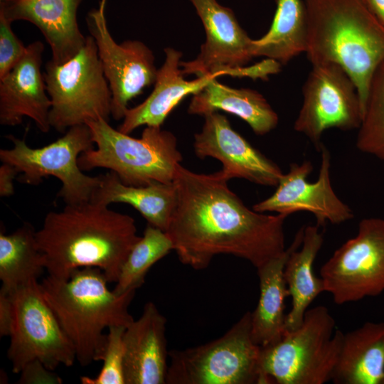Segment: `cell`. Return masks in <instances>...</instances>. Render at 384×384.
Segmentation results:
<instances>
[{"mask_svg":"<svg viewBox=\"0 0 384 384\" xmlns=\"http://www.w3.org/2000/svg\"><path fill=\"white\" fill-rule=\"evenodd\" d=\"M86 124L96 148L79 156L78 163L81 170L110 169L127 186L173 182L183 157L171 132L161 127L146 126L141 138H134L102 119Z\"/></svg>","mask_w":384,"mask_h":384,"instance_id":"5b68a950","label":"cell"},{"mask_svg":"<svg viewBox=\"0 0 384 384\" xmlns=\"http://www.w3.org/2000/svg\"><path fill=\"white\" fill-rule=\"evenodd\" d=\"M11 149L0 150L1 163L13 165L21 174L22 183L38 185L43 178L54 176L62 183L58 196L65 205H76L91 200L100 183V176L83 173L79 156L94 148L92 133L87 124L69 128L63 136L41 147L31 148L24 139L8 135Z\"/></svg>","mask_w":384,"mask_h":384,"instance_id":"9c48e42d","label":"cell"},{"mask_svg":"<svg viewBox=\"0 0 384 384\" xmlns=\"http://www.w3.org/2000/svg\"><path fill=\"white\" fill-rule=\"evenodd\" d=\"M165 60L157 70L151 94L140 104L129 108L118 130L129 134L139 127H161L170 112L187 95L201 91L213 79L223 75L214 73L186 80L180 69L182 53L175 48L164 49Z\"/></svg>","mask_w":384,"mask_h":384,"instance_id":"ffe728a7","label":"cell"},{"mask_svg":"<svg viewBox=\"0 0 384 384\" xmlns=\"http://www.w3.org/2000/svg\"><path fill=\"white\" fill-rule=\"evenodd\" d=\"M324 242L319 226L304 228L302 242L291 251L284 269V277L292 308L286 316V330H294L302 323L304 314L315 298L324 291V282L314 272V260Z\"/></svg>","mask_w":384,"mask_h":384,"instance_id":"cb8c5ba5","label":"cell"},{"mask_svg":"<svg viewBox=\"0 0 384 384\" xmlns=\"http://www.w3.org/2000/svg\"><path fill=\"white\" fill-rule=\"evenodd\" d=\"M343 333L324 306L308 309L302 324L275 343L261 347L264 384H324L331 381Z\"/></svg>","mask_w":384,"mask_h":384,"instance_id":"8992f818","label":"cell"},{"mask_svg":"<svg viewBox=\"0 0 384 384\" xmlns=\"http://www.w3.org/2000/svg\"><path fill=\"white\" fill-rule=\"evenodd\" d=\"M321 165L316 181L309 182L313 171L310 161L292 163L287 174H283L270 197L255 203L252 209L259 213L275 212L287 216L306 211L313 214L318 226L327 223L341 224L354 217L353 210L343 202L333 189L331 181V154L321 145Z\"/></svg>","mask_w":384,"mask_h":384,"instance_id":"9a60e30c","label":"cell"},{"mask_svg":"<svg viewBox=\"0 0 384 384\" xmlns=\"http://www.w3.org/2000/svg\"><path fill=\"white\" fill-rule=\"evenodd\" d=\"M108 282L100 269L84 267L75 270L67 279L48 275L40 283L82 366L101 361L105 329L127 327L134 321L128 309L136 291L119 295L109 289Z\"/></svg>","mask_w":384,"mask_h":384,"instance_id":"277c9868","label":"cell"},{"mask_svg":"<svg viewBox=\"0 0 384 384\" xmlns=\"http://www.w3.org/2000/svg\"><path fill=\"white\" fill-rule=\"evenodd\" d=\"M302 92L303 103L294 129L305 135L317 150L326 130L348 131L359 127L362 109L357 87L338 64H313Z\"/></svg>","mask_w":384,"mask_h":384,"instance_id":"4fadbf2b","label":"cell"},{"mask_svg":"<svg viewBox=\"0 0 384 384\" xmlns=\"http://www.w3.org/2000/svg\"><path fill=\"white\" fill-rule=\"evenodd\" d=\"M43 51L44 44L41 41L30 43L19 63L0 79L1 125L16 126L28 117L42 132L47 133L51 128V100L41 72Z\"/></svg>","mask_w":384,"mask_h":384,"instance_id":"e0dca14e","label":"cell"},{"mask_svg":"<svg viewBox=\"0 0 384 384\" xmlns=\"http://www.w3.org/2000/svg\"><path fill=\"white\" fill-rule=\"evenodd\" d=\"M356 146L384 162V61L370 80Z\"/></svg>","mask_w":384,"mask_h":384,"instance_id":"f1b7e54d","label":"cell"},{"mask_svg":"<svg viewBox=\"0 0 384 384\" xmlns=\"http://www.w3.org/2000/svg\"><path fill=\"white\" fill-rule=\"evenodd\" d=\"M311 65H340L357 87L362 115L372 76L384 61V24L363 0H304Z\"/></svg>","mask_w":384,"mask_h":384,"instance_id":"3957f363","label":"cell"},{"mask_svg":"<svg viewBox=\"0 0 384 384\" xmlns=\"http://www.w3.org/2000/svg\"><path fill=\"white\" fill-rule=\"evenodd\" d=\"M126 327L112 326L108 329L105 349L101 358L103 362L99 374L91 378L81 376L82 384H125L124 334Z\"/></svg>","mask_w":384,"mask_h":384,"instance_id":"f546056e","label":"cell"},{"mask_svg":"<svg viewBox=\"0 0 384 384\" xmlns=\"http://www.w3.org/2000/svg\"><path fill=\"white\" fill-rule=\"evenodd\" d=\"M204 27L206 41L197 57L181 63L184 75L197 77L221 73L233 77L267 79L280 65L266 59L246 66L253 55V39L238 23L232 9L216 0H189Z\"/></svg>","mask_w":384,"mask_h":384,"instance_id":"30bf717a","label":"cell"},{"mask_svg":"<svg viewBox=\"0 0 384 384\" xmlns=\"http://www.w3.org/2000/svg\"><path fill=\"white\" fill-rule=\"evenodd\" d=\"M261 346L252 340L251 312L223 336L206 344L169 352V384H264Z\"/></svg>","mask_w":384,"mask_h":384,"instance_id":"ba28073f","label":"cell"},{"mask_svg":"<svg viewBox=\"0 0 384 384\" xmlns=\"http://www.w3.org/2000/svg\"><path fill=\"white\" fill-rule=\"evenodd\" d=\"M200 132L194 135V151L201 159L213 157L223 164L220 172L228 181L246 179L265 186H277L283 173L272 161L235 132L218 112L205 116Z\"/></svg>","mask_w":384,"mask_h":384,"instance_id":"2e32d148","label":"cell"},{"mask_svg":"<svg viewBox=\"0 0 384 384\" xmlns=\"http://www.w3.org/2000/svg\"><path fill=\"white\" fill-rule=\"evenodd\" d=\"M324 291L336 304L376 297L384 292V218H366L355 237L336 249L322 265Z\"/></svg>","mask_w":384,"mask_h":384,"instance_id":"7c38bea8","label":"cell"},{"mask_svg":"<svg viewBox=\"0 0 384 384\" xmlns=\"http://www.w3.org/2000/svg\"><path fill=\"white\" fill-rule=\"evenodd\" d=\"M220 171L198 174L178 164L176 202L166 233L181 262L206 268L218 255L245 259L257 269L285 251L287 215L250 209Z\"/></svg>","mask_w":384,"mask_h":384,"instance_id":"6da1fadb","label":"cell"},{"mask_svg":"<svg viewBox=\"0 0 384 384\" xmlns=\"http://www.w3.org/2000/svg\"><path fill=\"white\" fill-rule=\"evenodd\" d=\"M36 238L49 276L67 279L78 269L97 267L116 282L140 237L132 217L89 201L48 213Z\"/></svg>","mask_w":384,"mask_h":384,"instance_id":"7a4b0ae2","label":"cell"},{"mask_svg":"<svg viewBox=\"0 0 384 384\" xmlns=\"http://www.w3.org/2000/svg\"><path fill=\"white\" fill-rule=\"evenodd\" d=\"M18 174V171L13 165L2 163L0 166L1 197H9L14 193V181Z\"/></svg>","mask_w":384,"mask_h":384,"instance_id":"836d02e7","label":"cell"},{"mask_svg":"<svg viewBox=\"0 0 384 384\" xmlns=\"http://www.w3.org/2000/svg\"><path fill=\"white\" fill-rule=\"evenodd\" d=\"M82 0H0V15L11 23L26 21L36 26L49 44L51 60L63 64L84 46L78 23Z\"/></svg>","mask_w":384,"mask_h":384,"instance_id":"ac0fdd59","label":"cell"},{"mask_svg":"<svg viewBox=\"0 0 384 384\" xmlns=\"http://www.w3.org/2000/svg\"><path fill=\"white\" fill-rule=\"evenodd\" d=\"M45 270L44 257L31 223H24L9 235L1 230V289L11 292L23 284L38 280Z\"/></svg>","mask_w":384,"mask_h":384,"instance_id":"4316f807","label":"cell"},{"mask_svg":"<svg viewBox=\"0 0 384 384\" xmlns=\"http://www.w3.org/2000/svg\"><path fill=\"white\" fill-rule=\"evenodd\" d=\"M383 384H384V380H383Z\"/></svg>","mask_w":384,"mask_h":384,"instance_id":"d590c367","label":"cell"},{"mask_svg":"<svg viewBox=\"0 0 384 384\" xmlns=\"http://www.w3.org/2000/svg\"><path fill=\"white\" fill-rule=\"evenodd\" d=\"M100 176V185L90 201L107 206L117 203L129 204L140 213L148 224L166 231L176 202L173 182L133 186L124 184L111 171Z\"/></svg>","mask_w":384,"mask_h":384,"instance_id":"d4e9b609","label":"cell"},{"mask_svg":"<svg viewBox=\"0 0 384 384\" xmlns=\"http://www.w3.org/2000/svg\"><path fill=\"white\" fill-rule=\"evenodd\" d=\"M384 322H366L343 334L331 381L335 384H383Z\"/></svg>","mask_w":384,"mask_h":384,"instance_id":"7402d4cb","label":"cell"},{"mask_svg":"<svg viewBox=\"0 0 384 384\" xmlns=\"http://www.w3.org/2000/svg\"><path fill=\"white\" fill-rule=\"evenodd\" d=\"M11 293L14 316L7 356L12 371L20 373L30 361L39 360L51 370L76 361L74 347L47 303L38 280Z\"/></svg>","mask_w":384,"mask_h":384,"instance_id":"8fae6325","label":"cell"},{"mask_svg":"<svg viewBox=\"0 0 384 384\" xmlns=\"http://www.w3.org/2000/svg\"><path fill=\"white\" fill-rule=\"evenodd\" d=\"M304 228L297 232L290 246L279 256L257 269L260 281V298L251 312V334L261 347L279 341L285 331V299L289 296L284 277V269L292 249L302 242Z\"/></svg>","mask_w":384,"mask_h":384,"instance_id":"44dd1931","label":"cell"},{"mask_svg":"<svg viewBox=\"0 0 384 384\" xmlns=\"http://www.w3.org/2000/svg\"><path fill=\"white\" fill-rule=\"evenodd\" d=\"M46 368L39 360L28 363L20 372L18 383L21 384H60L62 378Z\"/></svg>","mask_w":384,"mask_h":384,"instance_id":"1f68e13d","label":"cell"},{"mask_svg":"<svg viewBox=\"0 0 384 384\" xmlns=\"http://www.w3.org/2000/svg\"><path fill=\"white\" fill-rule=\"evenodd\" d=\"M11 25L0 15V79L11 72L26 50V46L14 33Z\"/></svg>","mask_w":384,"mask_h":384,"instance_id":"4dcf8cb0","label":"cell"},{"mask_svg":"<svg viewBox=\"0 0 384 384\" xmlns=\"http://www.w3.org/2000/svg\"><path fill=\"white\" fill-rule=\"evenodd\" d=\"M276 5L270 29L253 41V55L285 65L306 51V9L302 0H276Z\"/></svg>","mask_w":384,"mask_h":384,"instance_id":"484cf974","label":"cell"},{"mask_svg":"<svg viewBox=\"0 0 384 384\" xmlns=\"http://www.w3.org/2000/svg\"><path fill=\"white\" fill-rule=\"evenodd\" d=\"M172 250L173 243L168 234L148 224L143 236L134 245L122 265L113 292L120 295L136 291L144 284L153 265Z\"/></svg>","mask_w":384,"mask_h":384,"instance_id":"83f0119b","label":"cell"},{"mask_svg":"<svg viewBox=\"0 0 384 384\" xmlns=\"http://www.w3.org/2000/svg\"><path fill=\"white\" fill-rule=\"evenodd\" d=\"M105 4L87 15L86 23L94 38L105 76L112 94L111 116L124 117L128 104L143 90L154 84L157 69L151 50L143 42L127 40L117 43L110 34L105 14Z\"/></svg>","mask_w":384,"mask_h":384,"instance_id":"5bb4252c","label":"cell"},{"mask_svg":"<svg viewBox=\"0 0 384 384\" xmlns=\"http://www.w3.org/2000/svg\"><path fill=\"white\" fill-rule=\"evenodd\" d=\"M51 100L49 123L59 132L111 117L112 94L92 36L66 63L48 61L43 73Z\"/></svg>","mask_w":384,"mask_h":384,"instance_id":"52a82bcc","label":"cell"},{"mask_svg":"<svg viewBox=\"0 0 384 384\" xmlns=\"http://www.w3.org/2000/svg\"><path fill=\"white\" fill-rule=\"evenodd\" d=\"M14 316L13 299L11 293L0 289V336H10Z\"/></svg>","mask_w":384,"mask_h":384,"instance_id":"d6a6232c","label":"cell"},{"mask_svg":"<svg viewBox=\"0 0 384 384\" xmlns=\"http://www.w3.org/2000/svg\"><path fill=\"white\" fill-rule=\"evenodd\" d=\"M363 1L384 24V0H363Z\"/></svg>","mask_w":384,"mask_h":384,"instance_id":"e575fe53","label":"cell"},{"mask_svg":"<svg viewBox=\"0 0 384 384\" xmlns=\"http://www.w3.org/2000/svg\"><path fill=\"white\" fill-rule=\"evenodd\" d=\"M219 110L235 114L257 135H265L278 124L279 117L262 94L249 88H233L211 80L193 95L188 112L205 116Z\"/></svg>","mask_w":384,"mask_h":384,"instance_id":"603a6c76","label":"cell"},{"mask_svg":"<svg viewBox=\"0 0 384 384\" xmlns=\"http://www.w3.org/2000/svg\"><path fill=\"white\" fill-rule=\"evenodd\" d=\"M166 319L147 302L124 334L125 384H164L168 370Z\"/></svg>","mask_w":384,"mask_h":384,"instance_id":"d6986e66","label":"cell"}]
</instances>
